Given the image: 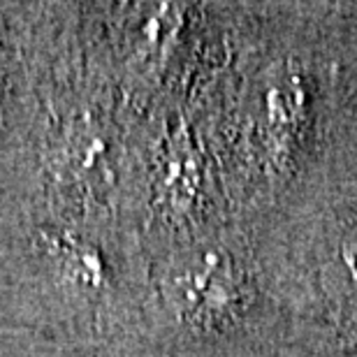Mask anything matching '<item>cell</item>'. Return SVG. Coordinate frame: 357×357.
I'll use <instances>...</instances> for the list:
<instances>
[{
	"label": "cell",
	"instance_id": "obj_3",
	"mask_svg": "<svg viewBox=\"0 0 357 357\" xmlns=\"http://www.w3.org/2000/svg\"><path fill=\"white\" fill-rule=\"evenodd\" d=\"M54 251L63 276L77 288H98L102 283V265L89 244H82L77 239H63L56 241Z\"/></svg>",
	"mask_w": 357,
	"mask_h": 357
},
{
	"label": "cell",
	"instance_id": "obj_2",
	"mask_svg": "<svg viewBox=\"0 0 357 357\" xmlns=\"http://www.w3.org/2000/svg\"><path fill=\"white\" fill-rule=\"evenodd\" d=\"M63 172L75 188L105 190L112 183L109 146L91 126H79L68 135L61 151Z\"/></svg>",
	"mask_w": 357,
	"mask_h": 357
},
{
	"label": "cell",
	"instance_id": "obj_1",
	"mask_svg": "<svg viewBox=\"0 0 357 357\" xmlns=\"http://www.w3.org/2000/svg\"><path fill=\"white\" fill-rule=\"evenodd\" d=\"M172 297L188 318L209 320L220 316L232 302V271L225 255L202 251L176 267Z\"/></svg>",
	"mask_w": 357,
	"mask_h": 357
}]
</instances>
